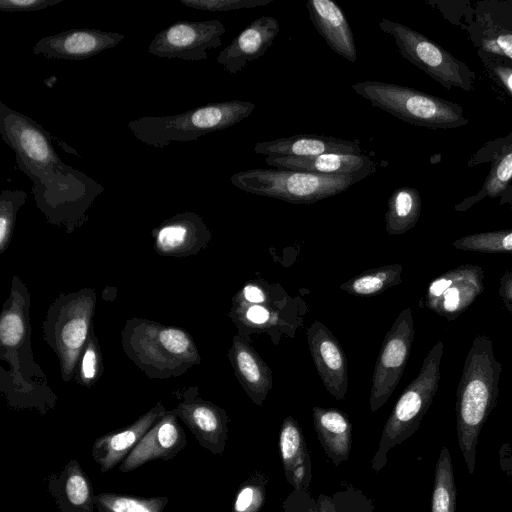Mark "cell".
Here are the masks:
<instances>
[{
    "label": "cell",
    "mask_w": 512,
    "mask_h": 512,
    "mask_svg": "<svg viewBox=\"0 0 512 512\" xmlns=\"http://www.w3.org/2000/svg\"><path fill=\"white\" fill-rule=\"evenodd\" d=\"M97 295L92 288L61 293L42 324L43 338L54 351L64 382L73 381L78 359L93 330Z\"/></svg>",
    "instance_id": "52a82bcc"
},
{
    "label": "cell",
    "mask_w": 512,
    "mask_h": 512,
    "mask_svg": "<svg viewBox=\"0 0 512 512\" xmlns=\"http://www.w3.org/2000/svg\"><path fill=\"white\" fill-rule=\"evenodd\" d=\"M421 213V197L417 189L400 187L388 200L385 229L389 235H400L412 229Z\"/></svg>",
    "instance_id": "83f0119b"
},
{
    "label": "cell",
    "mask_w": 512,
    "mask_h": 512,
    "mask_svg": "<svg viewBox=\"0 0 512 512\" xmlns=\"http://www.w3.org/2000/svg\"><path fill=\"white\" fill-rule=\"evenodd\" d=\"M31 296L27 286L14 275L0 315V391L13 409H34L45 415L58 397L35 361L30 324Z\"/></svg>",
    "instance_id": "7a4b0ae2"
},
{
    "label": "cell",
    "mask_w": 512,
    "mask_h": 512,
    "mask_svg": "<svg viewBox=\"0 0 512 512\" xmlns=\"http://www.w3.org/2000/svg\"><path fill=\"white\" fill-rule=\"evenodd\" d=\"M332 500L336 512H375L372 499L353 486L335 492Z\"/></svg>",
    "instance_id": "8d00e7d4"
},
{
    "label": "cell",
    "mask_w": 512,
    "mask_h": 512,
    "mask_svg": "<svg viewBox=\"0 0 512 512\" xmlns=\"http://www.w3.org/2000/svg\"><path fill=\"white\" fill-rule=\"evenodd\" d=\"M274 0H179L187 8L210 12H226L266 6Z\"/></svg>",
    "instance_id": "74e56055"
},
{
    "label": "cell",
    "mask_w": 512,
    "mask_h": 512,
    "mask_svg": "<svg viewBox=\"0 0 512 512\" xmlns=\"http://www.w3.org/2000/svg\"><path fill=\"white\" fill-rule=\"evenodd\" d=\"M313 423L318 440L334 466L348 460L352 444L349 417L336 408L313 407Z\"/></svg>",
    "instance_id": "4316f807"
},
{
    "label": "cell",
    "mask_w": 512,
    "mask_h": 512,
    "mask_svg": "<svg viewBox=\"0 0 512 512\" xmlns=\"http://www.w3.org/2000/svg\"><path fill=\"white\" fill-rule=\"evenodd\" d=\"M265 163L278 169L333 175L374 172L377 168L374 161L363 153H324L311 157L267 156Z\"/></svg>",
    "instance_id": "d4e9b609"
},
{
    "label": "cell",
    "mask_w": 512,
    "mask_h": 512,
    "mask_svg": "<svg viewBox=\"0 0 512 512\" xmlns=\"http://www.w3.org/2000/svg\"><path fill=\"white\" fill-rule=\"evenodd\" d=\"M267 482L260 472L246 479L235 495L232 512H259L265 500Z\"/></svg>",
    "instance_id": "e575fe53"
},
{
    "label": "cell",
    "mask_w": 512,
    "mask_h": 512,
    "mask_svg": "<svg viewBox=\"0 0 512 512\" xmlns=\"http://www.w3.org/2000/svg\"><path fill=\"white\" fill-rule=\"evenodd\" d=\"M279 450L287 482L295 489L309 491L312 480L310 453L301 427L287 416L280 428Z\"/></svg>",
    "instance_id": "484cf974"
},
{
    "label": "cell",
    "mask_w": 512,
    "mask_h": 512,
    "mask_svg": "<svg viewBox=\"0 0 512 512\" xmlns=\"http://www.w3.org/2000/svg\"><path fill=\"white\" fill-rule=\"evenodd\" d=\"M228 359L240 385L257 406H262L272 388V372L256 350L241 335H235Z\"/></svg>",
    "instance_id": "44dd1931"
},
{
    "label": "cell",
    "mask_w": 512,
    "mask_h": 512,
    "mask_svg": "<svg viewBox=\"0 0 512 512\" xmlns=\"http://www.w3.org/2000/svg\"><path fill=\"white\" fill-rule=\"evenodd\" d=\"M225 32L224 24L218 19L177 21L155 35L148 52L160 58L206 60L209 50L222 45Z\"/></svg>",
    "instance_id": "7c38bea8"
},
{
    "label": "cell",
    "mask_w": 512,
    "mask_h": 512,
    "mask_svg": "<svg viewBox=\"0 0 512 512\" xmlns=\"http://www.w3.org/2000/svg\"><path fill=\"white\" fill-rule=\"evenodd\" d=\"M484 271L474 264L452 268L432 280L424 305L447 320H455L481 295Z\"/></svg>",
    "instance_id": "4fadbf2b"
},
{
    "label": "cell",
    "mask_w": 512,
    "mask_h": 512,
    "mask_svg": "<svg viewBox=\"0 0 512 512\" xmlns=\"http://www.w3.org/2000/svg\"><path fill=\"white\" fill-rule=\"evenodd\" d=\"M403 267L400 264L385 265L369 269L349 281L340 289L357 296H373L401 283Z\"/></svg>",
    "instance_id": "f1b7e54d"
},
{
    "label": "cell",
    "mask_w": 512,
    "mask_h": 512,
    "mask_svg": "<svg viewBox=\"0 0 512 512\" xmlns=\"http://www.w3.org/2000/svg\"><path fill=\"white\" fill-rule=\"evenodd\" d=\"M371 171L333 175L278 168H253L235 173L230 181L244 192L293 204H311L346 191Z\"/></svg>",
    "instance_id": "8992f818"
},
{
    "label": "cell",
    "mask_w": 512,
    "mask_h": 512,
    "mask_svg": "<svg viewBox=\"0 0 512 512\" xmlns=\"http://www.w3.org/2000/svg\"><path fill=\"white\" fill-rule=\"evenodd\" d=\"M351 87L372 106L410 124L447 129L468 123L459 105L410 87L372 80Z\"/></svg>",
    "instance_id": "9c48e42d"
},
{
    "label": "cell",
    "mask_w": 512,
    "mask_h": 512,
    "mask_svg": "<svg viewBox=\"0 0 512 512\" xmlns=\"http://www.w3.org/2000/svg\"><path fill=\"white\" fill-rule=\"evenodd\" d=\"M456 249L481 253H512V228L463 236L452 243Z\"/></svg>",
    "instance_id": "1f68e13d"
},
{
    "label": "cell",
    "mask_w": 512,
    "mask_h": 512,
    "mask_svg": "<svg viewBox=\"0 0 512 512\" xmlns=\"http://www.w3.org/2000/svg\"><path fill=\"white\" fill-rule=\"evenodd\" d=\"M414 334L412 310L408 307L399 313L382 343L372 376L369 398L372 412L381 408L397 387L410 356Z\"/></svg>",
    "instance_id": "8fae6325"
},
{
    "label": "cell",
    "mask_w": 512,
    "mask_h": 512,
    "mask_svg": "<svg viewBox=\"0 0 512 512\" xmlns=\"http://www.w3.org/2000/svg\"><path fill=\"white\" fill-rule=\"evenodd\" d=\"M443 342L438 340L425 356L418 375L394 405L371 459V468L380 472L388 462V452L411 437L431 406L438 390Z\"/></svg>",
    "instance_id": "ba28073f"
},
{
    "label": "cell",
    "mask_w": 512,
    "mask_h": 512,
    "mask_svg": "<svg viewBox=\"0 0 512 512\" xmlns=\"http://www.w3.org/2000/svg\"><path fill=\"white\" fill-rule=\"evenodd\" d=\"M179 400L173 408L200 446L212 454L221 455L228 439L229 417L218 405L203 399L196 386L178 389Z\"/></svg>",
    "instance_id": "5bb4252c"
},
{
    "label": "cell",
    "mask_w": 512,
    "mask_h": 512,
    "mask_svg": "<svg viewBox=\"0 0 512 512\" xmlns=\"http://www.w3.org/2000/svg\"><path fill=\"white\" fill-rule=\"evenodd\" d=\"M166 410L159 401L128 426L98 437L92 446V457L100 471L106 473L120 465Z\"/></svg>",
    "instance_id": "d6986e66"
},
{
    "label": "cell",
    "mask_w": 512,
    "mask_h": 512,
    "mask_svg": "<svg viewBox=\"0 0 512 512\" xmlns=\"http://www.w3.org/2000/svg\"><path fill=\"white\" fill-rule=\"evenodd\" d=\"M481 47L487 52L512 59V32H500L493 37L483 39Z\"/></svg>",
    "instance_id": "60d3db41"
},
{
    "label": "cell",
    "mask_w": 512,
    "mask_h": 512,
    "mask_svg": "<svg viewBox=\"0 0 512 512\" xmlns=\"http://www.w3.org/2000/svg\"><path fill=\"white\" fill-rule=\"evenodd\" d=\"M492 71L503 86L512 94V67L496 64L492 66Z\"/></svg>",
    "instance_id": "f6af8a7d"
},
{
    "label": "cell",
    "mask_w": 512,
    "mask_h": 512,
    "mask_svg": "<svg viewBox=\"0 0 512 512\" xmlns=\"http://www.w3.org/2000/svg\"><path fill=\"white\" fill-rule=\"evenodd\" d=\"M283 512H319V509L308 490L293 488L283 502Z\"/></svg>",
    "instance_id": "f35d334b"
},
{
    "label": "cell",
    "mask_w": 512,
    "mask_h": 512,
    "mask_svg": "<svg viewBox=\"0 0 512 512\" xmlns=\"http://www.w3.org/2000/svg\"><path fill=\"white\" fill-rule=\"evenodd\" d=\"M0 134L14 151L17 168L32 181L36 206L46 221L67 234L82 227L104 187L63 162L42 125L2 101Z\"/></svg>",
    "instance_id": "6da1fadb"
},
{
    "label": "cell",
    "mask_w": 512,
    "mask_h": 512,
    "mask_svg": "<svg viewBox=\"0 0 512 512\" xmlns=\"http://www.w3.org/2000/svg\"><path fill=\"white\" fill-rule=\"evenodd\" d=\"M174 410H166L119 465V471L132 472L153 460H170L187 446L186 434Z\"/></svg>",
    "instance_id": "ac0fdd59"
},
{
    "label": "cell",
    "mask_w": 512,
    "mask_h": 512,
    "mask_svg": "<svg viewBox=\"0 0 512 512\" xmlns=\"http://www.w3.org/2000/svg\"><path fill=\"white\" fill-rule=\"evenodd\" d=\"M125 36L93 28H73L36 42L32 53L48 59L84 60L115 47Z\"/></svg>",
    "instance_id": "2e32d148"
},
{
    "label": "cell",
    "mask_w": 512,
    "mask_h": 512,
    "mask_svg": "<svg viewBox=\"0 0 512 512\" xmlns=\"http://www.w3.org/2000/svg\"><path fill=\"white\" fill-rule=\"evenodd\" d=\"M512 179V149L504 153L493 165L481 190L482 196H497Z\"/></svg>",
    "instance_id": "d590c367"
},
{
    "label": "cell",
    "mask_w": 512,
    "mask_h": 512,
    "mask_svg": "<svg viewBox=\"0 0 512 512\" xmlns=\"http://www.w3.org/2000/svg\"><path fill=\"white\" fill-rule=\"evenodd\" d=\"M307 341L325 388L337 400L344 399L348 391V367L342 346L319 321L313 322L307 329Z\"/></svg>",
    "instance_id": "e0dca14e"
},
{
    "label": "cell",
    "mask_w": 512,
    "mask_h": 512,
    "mask_svg": "<svg viewBox=\"0 0 512 512\" xmlns=\"http://www.w3.org/2000/svg\"><path fill=\"white\" fill-rule=\"evenodd\" d=\"M306 8L313 26L327 45L339 56L355 63L354 35L341 7L332 0H309Z\"/></svg>",
    "instance_id": "603a6c76"
},
{
    "label": "cell",
    "mask_w": 512,
    "mask_h": 512,
    "mask_svg": "<svg viewBox=\"0 0 512 512\" xmlns=\"http://www.w3.org/2000/svg\"><path fill=\"white\" fill-rule=\"evenodd\" d=\"M379 28L391 35L401 55L447 89L473 88L474 73L444 48L410 27L383 18Z\"/></svg>",
    "instance_id": "30bf717a"
},
{
    "label": "cell",
    "mask_w": 512,
    "mask_h": 512,
    "mask_svg": "<svg viewBox=\"0 0 512 512\" xmlns=\"http://www.w3.org/2000/svg\"><path fill=\"white\" fill-rule=\"evenodd\" d=\"M279 30L275 17L265 15L256 18L219 52L217 62L231 74L241 72L249 63L265 54Z\"/></svg>",
    "instance_id": "ffe728a7"
},
{
    "label": "cell",
    "mask_w": 512,
    "mask_h": 512,
    "mask_svg": "<svg viewBox=\"0 0 512 512\" xmlns=\"http://www.w3.org/2000/svg\"><path fill=\"white\" fill-rule=\"evenodd\" d=\"M499 295L505 307L512 311V269L507 271L500 279Z\"/></svg>",
    "instance_id": "b9f144b4"
},
{
    "label": "cell",
    "mask_w": 512,
    "mask_h": 512,
    "mask_svg": "<svg viewBox=\"0 0 512 512\" xmlns=\"http://www.w3.org/2000/svg\"><path fill=\"white\" fill-rule=\"evenodd\" d=\"M319 512H336L332 496L320 494L317 498Z\"/></svg>",
    "instance_id": "bcb514c9"
},
{
    "label": "cell",
    "mask_w": 512,
    "mask_h": 512,
    "mask_svg": "<svg viewBox=\"0 0 512 512\" xmlns=\"http://www.w3.org/2000/svg\"><path fill=\"white\" fill-rule=\"evenodd\" d=\"M47 490L60 512H95L91 481L75 459L47 478Z\"/></svg>",
    "instance_id": "7402d4cb"
},
{
    "label": "cell",
    "mask_w": 512,
    "mask_h": 512,
    "mask_svg": "<svg viewBox=\"0 0 512 512\" xmlns=\"http://www.w3.org/2000/svg\"><path fill=\"white\" fill-rule=\"evenodd\" d=\"M153 248L160 256L184 258L205 249L212 234L203 218L195 212L178 213L151 231Z\"/></svg>",
    "instance_id": "9a60e30c"
},
{
    "label": "cell",
    "mask_w": 512,
    "mask_h": 512,
    "mask_svg": "<svg viewBox=\"0 0 512 512\" xmlns=\"http://www.w3.org/2000/svg\"><path fill=\"white\" fill-rule=\"evenodd\" d=\"M27 193L23 190H2L0 194V254L10 245L18 211L25 204Z\"/></svg>",
    "instance_id": "836d02e7"
},
{
    "label": "cell",
    "mask_w": 512,
    "mask_h": 512,
    "mask_svg": "<svg viewBox=\"0 0 512 512\" xmlns=\"http://www.w3.org/2000/svg\"><path fill=\"white\" fill-rule=\"evenodd\" d=\"M245 311V319L256 324H262L268 321L269 311L260 304H254Z\"/></svg>",
    "instance_id": "ee69618b"
},
{
    "label": "cell",
    "mask_w": 512,
    "mask_h": 512,
    "mask_svg": "<svg viewBox=\"0 0 512 512\" xmlns=\"http://www.w3.org/2000/svg\"><path fill=\"white\" fill-rule=\"evenodd\" d=\"M167 496H134L104 492L95 495L97 512H164Z\"/></svg>",
    "instance_id": "4dcf8cb0"
},
{
    "label": "cell",
    "mask_w": 512,
    "mask_h": 512,
    "mask_svg": "<svg viewBox=\"0 0 512 512\" xmlns=\"http://www.w3.org/2000/svg\"><path fill=\"white\" fill-rule=\"evenodd\" d=\"M121 345L126 356L150 379L178 377L201 362L187 330L145 318L126 321Z\"/></svg>",
    "instance_id": "277c9868"
},
{
    "label": "cell",
    "mask_w": 512,
    "mask_h": 512,
    "mask_svg": "<svg viewBox=\"0 0 512 512\" xmlns=\"http://www.w3.org/2000/svg\"><path fill=\"white\" fill-rule=\"evenodd\" d=\"M103 372V357L94 329L78 359L74 382L86 388L92 387Z\"/></svg>",
    "instance_id": "d6a6232c"
},
{
    "label": "cell",
    "mask_w": 512,
    "mask_h": 512,
    "mask_svg": "<svg viewBox=\"0 0 512 512\" xmlns=\"http://www.w3.org/2000/svg\"><path fill=\"white\" fill-rule=\"evenodd\" d=\"M254 152L266 156L311 157L324 153H362L359 141L317 134H298L259 142Z\"/></svg>",
    "instance_id": "cb8c5ba5"
},
{
    "label": "cell",
    "mask_w": 512,
    "mask_h": 512,
    "mask_svg": "<svg viewBox=\"0 0 512 512\" xmlns=\"http://www.w3.org/2000/svg\"><path fill=\"white\" fill-rule=\"evenodd\" d=\"M255 108V103L241 100L207 103L175 115L140 117L131 120L128 129L142 143L163 148L227 129L246 119Z\"/></svg>",
    "instance_id": "5b68a950"
},
{
    "label": "cell",
    "mask_w": 512,
    "mask_h": 512,
    "mask_svg": "<svg viewBox=\"0 0 512 512\" xmlns=\"http://www.w3.org/2000/svg\"><path fill=\"white\" fill-rule=\"evenodd\" d=\"M502 365L491 339L478 335L472 341L456 392V434L470 474L476 465L480 432L497 404Z\"/></svg>",
    "instance_id": "3957f363"
},
{
    "label": "cell",
    "mask_w": 512,
    "mask_h": 512,
    "mask_svg": "<svg viewBox=\"0 0 512 512\" xmlns=\"http://www.w3.org/2000/svg\"><path fill=\"white\" fill-rule=\"evenodd\" d=\"M63 0H0V10L4 12H31L52 7Z\"/></svg>",
    "instance_id": "ab89813d"
},
{
    "label": "cell",
    "mask_w": 512,
    "mask_h": 512,
    "mask_svg": "<svg viewBox=\"0 0 512 512\" xmlns=\"http://www.w3.org/2000/svg\"><path fill=\"white\" fill-rule=\"evenodd\" d=\"M457 489L450 451L440 450L434 473L431 512H456Z\"/></svg>",
    "instance_id": "f546056e"
},
{
    "label": "cell",
    "mask_w": 512,
    "mask_h": 512,
    "mask_svg": "<svg viewBox=\"0 0 512 512\" xmlns=\"http://www.w3.org/2000/svg\"><path fill=\"white\" fill-rule=\"evenodd\" d=\"M239 295L247 302L260 304L265 301L264 291L255 284H246Z\"/></svg>",
    "instance_id": "7bdbcfd3"
}]
</instances>
